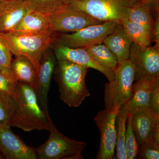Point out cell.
Segmentation results:
<instances>
[{
    "label": "cell",
    "instance_id": "ba28073f",
    "mask_svg": "<svg viewBox=\"0 0 159 159\" xmlns=\"http://www.w3.org/2000/svg\"><path fill=\"white\" fill-rule=\"evenodd\" d=\"M65 4L103 22L121 21L128 7L119 0H66Z\"/></svg>",
    "mask_w": 159,
    "mask_h": 159
},
{
    "label": "cell",
    "instance_id": "ffe728a7",
    "mask_svg": "<svg viewBox=\"0 0 159 159\" xmlns=\"http://www.w3.org/2000/svg\"><path fill=\"white\" fill-rule=\"evenodd\" d=\"M155 14L148 6L142 2L132 7H128L123 18L142 25L150 31L151 34Z\"/></svg>",
    "mask_w": 159,
    "mask_h": 159
},
{
    "label": "cell",
    "instance_id": "83f0119b",
    "mask_svg": "<svg viewBox=\"0 0 159 159\" xmlns=\"http://www.w3.org/2000/svg\"><path fill=\"white\" fill-rule=\"evenodd\" d=\"M138 156L141 159H159V144L151 142L139 146Z\"/></svg>",
    "mask_w": 159,
    "mask_h": 159
},
{
    "label": "cell",
    "instance_id": "7a4b0ae2",
    "mask_svg": "<svg viewBox=\"0 0 159 159\" xmlns=\"http://www.w3.org/2000/svg\"><path fill=\"white\" fill-rule=\"evenodd\" d=\"M88 69L68 61H56L53 74L59 87V97L70 107H78L90 96L85 84Z\"/></svg>",
    "mask_w": 159,
    "mask_h": 159
},
{
    "label": "cell",
    "instance_id": "f1b7e54d",
    "mask_svg": "<svg viewBox=\"0 0 159 159\" xmlns=\"http://www.w3.org/2000/svg\"><path fill=\"white\" fill-rule=\"evenodd\" d=\"M17 81L0 71V91L13 95Z\"/></svg>",
    "mask_w": 159,
    "mask_h": 159
},
{
    "label": "cell",
    "instance_id": "8992f818",
    "mask_svg": "<svg viewBox=\"0 0 159 159\" xmlns=\"http://www.w3.org/2000/svg\"><path fill=\"white\" fill-rule=\"evenodd\" d=\"M119 22L107 21L99 25L88 26L68 33L53 32L51 37L53 42L73 48H83L102 43L104 39L113 31Z\"/></svg>",
    "mask_w": 159,
    "mask_h": 159
},
{
    "label": "cell",
    "instance_id": "8fae6325",
    "mask_svg": "<svg viewBox=\"0 0 159 159\" xmlns=\"http://www.w3.org/2000/svg\"><path fill=\"white\" fill-rule=\"evenodd\" d=\"M0 152L6 159H38L35 148L26 145L9 126H0Z\"/></svg>",
    "mask_w": 159,
    "mask_h": 159
},
{
    "label": "cell",
    "instance_id": "30bf717a",
    "mask_svg": "<svg viewBox=\"0 0 159 159\" xmlns=\"http://www.w3.org/2000/svg\"><path fill=\"white\" fill-rule=\"evenodd\" d=\"M120 107H115L111 110L100 111L94 121L100 132V144L97 159H112L115 157L116 144V120Z\"/></svg>",
    "mask_w": 159,
    "mask_h": 159
},
{
    "label": "cell",
    "instance_id": "1f68e13d",
    "mask_svg": "<svg viewBox=\"0 0 159 159\" xmlns=\"http://www.w3.org/2000/svg\"><path fill=\"white\" fill-rule=\"evenodd\" d=\"M142 2L150 8L154 14L159 13V0H142Z\"/></svg>",
    "mask_w": 159,
    "mask_h": 159
},
{
    "label": "cell",
    "instance_id": "603a6c76",
    "mask_svg": "<svg viewBox=\"0 0 159 159\" xmlns=\"http://www.w3.org/2000/svg\"><path fill=\"white\" fill-rule=\"evenodd\" d=\"M127 113L125 110L119 109L116 120L117 139L116 144V158L127 159L125 148V137Z\"/></svg>",
    "mask_w": 159,
    "mask_h": 159
},
{
    "label": "cell",
    "instance_id": "7c38bea8",
    "mask_svg": "<svg viewBox=\"0 0 159 159\" xmlns=\"http://www.w3.org/2000/svg\"><path fill=\"white\" fill-rule=\"evenodd\" d=\"M51 49L54 51L57 60L68 61L86 67L95 69L102 73L109 80L112 81L115 77L114 71L103 67L91 57L84 48H73L52 42Z\"/></svg>",
    "mask_w": 159,
    "mask_h": 159
},
{
    "label": "cell",
    "instance_id": "f546056e",
    "mask_svg": "<svg viewBox=\"0 0 159 159\" xmlns=\"http://www.w3.org/2000/svg\"><path fill=\"white\" fill-rule=\"evenodd\" d=\"M148 108L159 114V82L157 83L152 93Z\"/></svg>",
    "mask_w": 159,
    "mask_h": 159
},
{
    "label": "cell",
    "instance_id": "277c9868",
    "mask_svg": "<svg viewBox=\"0 0 159 159\" xmlns=\"http://www.w3.org/2000/svg\"><path fill=\"white\" fill-rule=\"evenodd\" d=\"M115 77L105 84L104 101L105 109L121 107L130 99L133 91L134 67L129 59L119 63L114 70Z\"/></svg>",
    "mask_w": 159,
    "mask_h": 159
},
{
    "label": "cell",
    "instance_id": "2e32d148",
    "mask_svg": "<svg viewBox=\"0 0 159 159\" xmlns=\"http://www.w3.org/2000/svg\"><path fill=\"white\" fill-rule=\"evenodd\" d=\"M158 82L159 80H156L142 79L137 80L130 99L120 108L131 114L148 108L152 93Z\"/></svg>",
    "mask_w": 159,
    "mask_h": 159
},
{
    "label": "cell",
    "instance_id": "7402d4cb",
    "mask_svg": "<svg viewBox=\"0 0 159 159\" xmlns=\"http://www.w3.org/2000/svg\"><path fill=\"white\" fill-rule=\"evenodd\" d=\"M83 48L103 67L114 71L119 64L116 55L104 44L94 45Z\"/></svg>",
    "mask_w": 159,
    "mask_h": 159
},
{
    "label": "cell",
    "instance_id": "9c48e42d",
    "mask_svg": "<svg viewBox=\"0 0 159 159\" xmlns=\"http://www.w3.org/2000/svg\"><path fill=\"white\" fill-rule=\"evenodd\" d=\"M129 59L134 67V80H159V46L142 47L132 43Z\"/></svg>",
    "mask_w": 159,
    "mask_h": 159
},
{
    "label": "cell",
    "instance_id": "d6a6232c",
    "mask_svg": "<svg viewBox=\"0 0 159 159\" xmlns=\"http://www.w3.org/2000/svg\"><path fill=\"white\" fill-rule=\"evenodd\" d=\"M124 6L127 7H132L143 2L142 0H119Z\"/></svg>",
    "mask_w": 159,
    "mask_h": 159
},
{
    "label": "cell",
    "instance_id": "6da1fadb",
    "mask_svg": "<svg viewBox=\"0 0 159 159\" xmlns=\"http://www.w3.org/2000/svg\"><path fill=\"white\" fill-rule=\"evenodd\" d=\"M12 96L14 107L10 118V127H18L26 132L50 130L49 114L42 108L33 88L18 81Z\"/></svg>",
    "mask_w": 159,
    "mask_h": 159
},
{
    "label": "cell",
    "instance_id": "9a60e30c",
    "mask_svg": "<svg viewBox=\"0 0 159 159\" xmlns=\"http://www.w3.org/2000/svg\"><path fill=\"white\" fill-rule=\"evenodd\" d=\"M31 11L24 0H3L0 3V32H11Z\"/></svg>",
    "mask_w": 159,
    "mask_h": 159
},
{
    "label": "cell",
    "instance_id": "d4e9b609",
    "mask_svg": "<svg viewBox=\"0 0 159 159\" xmlns=\"http://www.w3.org/2000/svg\"><path fill=\"white\" fill-rule=\"evenodd\" d=\"M132 114L127 113L125 137V148L127 159H134L138 156L139 145L132 126Z\"/></svg>",
    "mask_w": 159,
    "mask_h": 159
},
{
    "label": "cell",
    "instance_id": "e575fe53",
    "mask_svg": "<svg viewBox=\"0 0 159 159\" xmlns=\"http://www.w3.org/2000/svg\"><path fill=\"white\" fill-rule=\"evenodd\" d=\"M3 0H0V3L2 2Z\"/></svg>",
    "mask_w": 159,
    "mask_h": 159
},
{
    "label": "cell",
    "instance_id": "44dd1931",
    "mask_svg": "<svg viewBox=\"0 0 159 159\" xmlns=\"http://www.w3.org/2000/svg\"><path fill=\"white\" fill-rule=\"evenodd\" d=\"M120 22L132 43L142 47L151 45V34L145 27L127 19L123 18Z\"/></svg>",
    "mask_w": 159,
    "mask_h": 159
},
{
    "label": "cell",
    "instance_id": "e0dca14e",
    "mask_svg": "<svg viewBox=\"0 0 159 159\" xmlns=\"http://www.w3.org/2000/svg\"><path fill=\"white\" fill-rule=\"evenodd\" d=\"M51 31L53 32L48 15L31 11L26 14L9 32L19 35H41Z\"/></svg>",
    "mask_w": 159,
    "mask_h": 159
},
{
    "label": "cell",
    "instance_id": "d6986e66",
    "mask_svg": "<svg viewBox=\"0 0 159 159\" xmlns=\"http://www.w3.org/2000/svg\"><path fill=\"white\" fill-rule=\"evenodd\" d=\"M11 69L17 81L29 84L37 92L38 74L33 64L28 57L16 56L15 58L12 60Z\"/></svg>",
    "mask_w": 159,
    "mask_h": 159
},
{
    "label": "cell",
    "instance_id": "52a82bcc",
    "mask_svg": "<svg viewBox=\"0 0 159 159\" xmlns=\"http://www.w3.org/2000/svg\"><path fill=\"white\" fill-rule=\"evenodd\" d=\"M47 15L53 32H75L88 26L103 23L68 4Z\"/></svg>",
    "mask_w": 159,
    "mask_h": 159
},
{
    "label": "cell",
    "instance_id": "4dcf8cb0",
    "mask_svg": "<svg viewBox=\"0 0 159 159\" xmlns=\"http://www.w3.org/2000/svg\"><path fill=\"white\" fill-rule=\"evenodd\" d=\"M152 43H155L156 45L159 46V16L156 13L155 16L154 23L151 32Z\"/></svg>",
    "mask_w": 159,
    "mask_h": 159
},
{
    "label": "cell",
    "instance_id": "5bb4252c",
    "mask_svg": "<svg viewBox=\"0 0 159 159\" xmlns=\"http://www.w3.org/2000/svg\"><path fill=\"white\" fill-rule=\"evenodd\" d=\"M132 121L139 146L152 142L154 131L159 126V114L147 108L132 114Z\"/></svg>",
    "mask_w": 159,
    "mask_h": 159
},
{
    "label": "cell",
    "instance_id": "4316f807",
    "mask_svg": "<svg viewBox=\"0 0 159 159\" xmlns=\"http://www.w3.org/2000/svg\"><path fill=\"white\" fill-rule=\"evenodd\" d=\"M12 60L11 52L5 41L0 35V71L16 79L11 70Z\"/></svg>",
    "mask_w": 159,
    "mask_h": 159
},
{
    "label": "cell",
    "instance_id": "484cf974",
    "mask_svg": "<svg viewBox=\"0 0 159 159\" xmlns=\"http://www.w3.org/2000/svg\"><path fill=\"white\" fill-rule=\"evenodd\" d=\"M13 107L12 95L0 91V126H10V118Z\"/></svg>",
    "mask_w": 159,
    "mask_h": 159
},
{
    "label": "cell",
    "instance_id": "836d02e7",
    "mask_svg": "<svg viewBox=\"0 0 159 159\" xmlns=\"http://www.w3.org/2000/svg\"><path fill=\"white\" fill-rule=\"evenodd\" d=\"M4 157H3V156L2 155V154H0V159H4Z\"/></svg>",
    "mask_w": 159,
    "mask_h": 159
},
{
    "label": "cell",
    "instance_id": "ac0fdd59",
    "mask_svg": "<svg viewBox=\"0 0 159 159\" xmlns=\"http://www.w3.org/2000/svg\"><path fill=\"white\" fill-rule=\"evenodd\" d=\"M132 43L131 40L126 34L120 22L118 23L113 31L104 39L102 42L116 55L119 63L129 58Z\"/></svg>",
    "mask_w": 159,
    "mask_h": 159
},
{
    "label": "cell",
    "instance_id": "cb8c5ba5",
    "mask_svg": "<svg viewBox=\"0 0 159 159\" xmlns=\"http://www.w3.org/2000/svg\"><path fill=\"white\" fill-rule=\"evenodd\" d=\"M66 0H24L31 11L48 14L65 5Z\"/></svg>",
    "mask_w": 159,
    "mask_h": 159
},
{
    "label": "cell",
    "instance_id": "5b68a950",
    "mask_svg": "<svg viewBox=\"0 0 159 159\" xmlns=\"http://www.w3.org/2000/svg\"><path fill=\"white\" fill-rule=\"evenodd\" d=\"M52 32L41 35H19L11 32H0V35L11 54L15 56H25L31 61L38 74L39 60L53 42L51 37Z\"/></svg>",
    "mask_w": 159,
    "mask_h": 159
},
{
    "label": "cell",
    "instance_id": "4fadbf2b",
    "mask_svg": "<svg viewBox=\"0 0 159 159\" xmlns=\"http://www.w3.org/2000/svg\"><path fill=\"white\" fill-rule=\"evenodd\" d=\"M56 61L54 51L50 48L44 52L39 63L38 85L36 93L40 105L48 114V95Z\"/></svg>",
    "mask_w": 159,
    "mask_h": 159
},
{
    "label": "cell",
    "instance_id": "3957f363",
    "mask_svg": "<svg viewBox=\"0 0 159 159\" xmlns=\"http://www.w3.org/2000/svg\"><path fill=\"white\" fill-rule=\"evenodd\" d=\"M48 119L50 136L45 143L35 148L38 159H83L82 151L87 146V143L66 136L57 129L50 115Z\"/></svg>",
    "mask_w": 159,
    "mask_h": 159
}]
</instances>
